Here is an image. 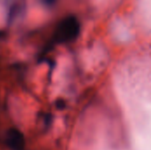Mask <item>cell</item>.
I'll list each match as a JSON object with an SVG mask.
<instances>
[{"instance_id":"3","label":"cell","mask_w":151,"mask_h":150,"mask_svg":"<svg viewBox=\"0 0 151 150\" xmlns=\"http://www.w3.org/2000/svg\"><path fill=\"white\" fill-rule=\"evenodd\" d=\"M42 1H43V3H44L45 4H47V5H52V4L55 3L56 0H42Z\"/></svg>"},{"instance_id":"2","label":"cell","mask_w":151,"mask_h":150,"mask_svg":"<svg viewBox=\"0 0 151 150\" xmlns=\"http://www.w3.org/2000/svg\"><path fill=\"white\" fill-rule=\"evenodd\" d=\"M6 143L12 149H22L25 145V139L22 133L15 128H11L7 132Z\"/></svg>"},{"instance_id":"1","label":"cell","mask_w":151,"mask_h":150,"mask_svg":"<svg viewBox=\"0 0 151 150\" xmlns=\"http://www.w3.org/2000/svg\"><path fill=\"white\" fill-rule=\"evenodd\" d=\"M80 26L74 17H67L58 25L56 31V39L59 42H65L73 39L79 33Z\"/></svg>"},{"instance_id":"4","label":"cell","mask_w":151,"mask_h":150,"mask_svg":"<svg viewBox=\"0 0 151 150\" xmlns=\"http://www.w3.org/2000/svg\"><path fill=\"white\" fill-rule=\"evenodd\" d=\"M0 35H1V33H0Z\"/></svg>"}]
</instances>
